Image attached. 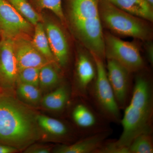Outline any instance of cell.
<instances>
[{
  "label": "cell",
  "mask_w": 153,
  "mask_h": 153,
  "mask_svg": "<svg viewBox=\"0 0 153 153\" xmlns=\"http://www.w3.org/2000/svg\"><path fill=\"white\" fill-rule=\"evenodd\" d=\"M18 97L24 103L36 105L41 102L42 99L41 90L37 86L18 83L16 88Z\"/></svg>",
  "instance_id": "obj_20"
},
{
  "label": "cell",
  "mask_w": 153,
  "mask_h": 153,
  "mask_svg": "<svg viewBox=\"0 0 153 153\" xmlns=\"http://www.w3.org/2000/svg\"><path fill=\"white\" fill-rule=\"evenodd\" d=\"M76 70L77 87L82 94H85L96 75L95 63L92 56L91 58L87 53H80L77 57Z\"/></svg>",
  "instance_id": "obj_13"
},
{
  "label": "cell",
  "mask_w": 153,
  "mask_h": 153,
  "mask_svg": "<svg viewBox=\"0 0 153 153\" xmlns=\"http://www.w3.org/2000/svg\"><path fill=\"white\" fill-rule=\"evenodd\" d=\"M44 28L56 63L64 67L69 59V48L64 31L60 25L54 22H47Z\"/></svg>",
  "instance_id": "obj_11"
},
{
  "label": "cell",
  "mask_w": 153,
  "mask_h": 153,
  "mask_svg": "<svg viewBox=\"0 0 153 153\" xmlns=\"http://www.w3.org/2000/svg\"><path fill=\"white\" fill-rule=\"evenodd\" d=\"M24 19L35 26L41 22L42 18L27 0H7Z\"/></svg>",
  "instance_id": "obj_21"
},
{
  "label": "cell",
  "mask_w": 153,
  "mask_h": 153,
  "mask_svg": "<svg viewBox=\"0 0 153 153\" xmlns=\"http://www.w3.org/2000/svg\"><path fill=\"white\" fill-rule=\"evenodd\" d=\"M152 132H146L137 136L128 147V153H153Z\"/></svg>",
  "instance_id": "obj_22"
},
{
  "label": "cell",
  "mask_w": 153,
  "mask_h": 153,
  "mask_svg": "<svg viewBox=\"0 0 153 153\" xmlns=\"http://www.w3.org/2000/svg\"><path fill=\"white\" fill-rule=\"evenodd\" d=\"M127 13L148 21H153V7L144 0H106Z\"/></svg>",
  "instance_id": "obj_14"
},
{
  "label": "cell",
  "mask_w": 153,
  "mask_h": 153,
  "mask_svg": "<svg viewBox=\"0 0 153 153\" xmlns=\"http://www.w3.org/2000/svg\"><path fill=\"white\" fill-rule=\"evenodd\" d=\"M153 91L152 81L144 74L137 75L131 99L121 118L122 132L117 140L118 147L128 153V147L138 135L152 131Z\"/></svg>",
  "instance_id": "obj_2"
},
{
  "label": "cell",
  "mask_w": 153,
  "mask_h": 153,
  "mask_svg": "<svg viewBox=\"0 0 153 153\" xmlns=\"http://www.w3.org/2000/svg\"><path fill=\"white\" fill-rule=\"evenodd\" d=\"M100 0H67V19L72 32L91 55L105 58Z\"/></svg>",
  "instance_id": "obj_3"
},
{
  "label": "cell",
  "mask_w": 153,
  "mask_h": 153,
  "mask_svg": "<svg viewBox=\"0 0 153 153\" xmlns=\"http://www.w3.org/2000/svg\"><path fill=\"white\" fill-rule=\"evenodd\" d=\"M69 88L65 85H60L42 97L41 103L45 108L52 111L59 112L66 108L70 98Z\"/></svg>",
  "instance_id": "obj_15"
},
{
  "label": "cell",
  "mask_w": 153,
  "mask_h": 153,
  "mask_svg": "<svg viewBox=\"0 0 153 153\" xmlns=\"http://www.w3.org/2000/svg\"><path fill=\"white\" fill-rule=\"evenodd\" d=\"M99 12L102 25L117 34L149 41L152 31L148 21L118 8L106 0H100Z\"/></svg>",
  "instance_id": "obj_4"
},
{
  "label": "cell",
  "mask_w": 153,
  "mask_h": 153,
  "mask_svg": "<svg viewBox=\"0 0 153 153\" xmlns=\"http://www.w3.org/2000/svg\"><path fill=\"white\" fill-rule=\"evenodd\" d=\"M18 70L13 39H0V88L13 94L16 87Z\"/></svg>",
  "instance_id": "obj_8"
},
{
  "label": "cell",
  "mask_w": 153,
  "mask_h": 153,
  "mask_svg": "<svg viewBox=\"0 0 153 153\" xmlns=\"http://www.w3.org/2000/svg\"><path fill=\"white\" fill-rule=\"evenodd\" d=\"M71 117L77 126L86 130L96 127L99 123L97 116L92 109L87 104L82 102L74 107Z\"/></svg>",
  "instance_id": "obj_16"
},
{
  "label": "cell",
  "mask_w": 153,
  "mask_h": 153,
  "mask_svg": "<svg viewBox=\"0 0 153 153\" xmlns=\"http://www.w3.org/2000/svg\"><path fill=\"white\" fill-rule=\"evenodd\" d=\"M148 4L153 8V0H144Z\"/></svg>",
  "instance_id": "obj_28"
},
{
  "label": "cell",
  "mask_w": 153,
  "mask_h": 153,
  "mask_svg": "<svg viewBox=\"0 0 153 153\" xmlns=\"http://www.w3.org/2000/svg\"><path fill=\"white\" fill-rule=\"evenodd\" d=\"M93 57L96 69L93 86V96L96 104L104 117L113 122H120V108L111 85L103 60L95 55Z\"/></svg>",
  "instance_id": "obj_5"
},
{
  "label": "cell",
  "mask_w": 153,
  "mask_h": 153,
  "mask_svg": "<svg viewBox=\"0 0 153 153\" xmlns=\"http://www.w3.org/2000/svg\"><path fill=\"white\" fill-rule=\"evenodd\" d=\"M37 123L41 130L57 139H63L68 135L70 131L63 122L47 116L38 114Z\"/></svg>",
  "instance_id": "obj_18"
},
{
  "label": "cell",
  "mask_w": 153,
  "mask_h": 153,
  "mask_svg": "<svg viewBox=\"0 0 153 153\" xmlns=\"http://www.w3.org/2000/svg\"><path fill=\"white\" fill-rule=\"evenodd\" d=\"M58 66L55 62H49L40 68L39 78L40 90H49L60 85L61 77Z\"/></svg>",
  "instance_id": "obj_17"
},
{
  "label": "cell",
  "mask_w": 153,
  "mask_h": 153,
  "mask_svg": "<svg viewBox=\"0 0 153 153\" xmlns=\"http://www.w3.org/2000/svg\"><path fill=\"white\" fill-rule=\"evenodd\" d=\"M105 53L107 59L114 60L131 73L144 67V61L135 44L121 40L111 33H104Z\"/></svg>",
  "instance_id": "obj_6"
},
{
  "label": "cell",
  "mask_w": 153,
  "mask_h": 153,
  "mask_svg": "<svg viewBox=\"0 0 153 153\" xmlns=\"http://www.w3.org/2000/svg\"><path fill=\"white\" fill-rule=\"evenodd\" d=\"M0 39H1V34H0Z\"/></svg>",
  "instance_id": "obj_30"
},
{
  "label": "cell",
  "mask_w": 153,
  "mask_h": 153,
  "mask_svg": "<svg viewBox=\"0 0 153 153\" xmlns=\"http://www.w3.org/2000/svg\"><path fill=\"white\" fill-rule=\"evenodd\" d=\"M146 53L148 59L151 64L153 63V45L152 42L147 44L146 46Z\"/></svg>",
  "instance_id": "obj_27"
},
{
  "label": "cell",
  "mask_w": 153,
  "mask_h": 153,
  "mask_svg": "<svg viewBox=\"0 0 153 153\" xmlns=\"http://www.w3.org/2000/svg\"><path fill=\"white\" fill-rule=\"evenodd\" d=\"M32 41L35 47L49 62L56 63L49 45L44 25L41 22H39L35 26Z\"/></svg>",
  "instance_id": "obj_19"
},
{
  "label": "cell",
  "mask_w": 153,
  "mask_h": 153,
  "mask_svg": "<svg viewBox=\"0 0 153 153\" xmlns=\"http://www.w3.org/2000/svg\"><path fill=\"white\" fill-rule=\"evenodd\" d=\"M38 114L13 94L0 92V144L22 150L40 139Z\"/></svg>",
  "instance_id": "obj_1"
},
{
  "label": "cell",
  "mask_w": 153,
  "mask_h": 153,
  "mask_svg": "<svg viewBox=\"0 0 153 153\" xmlns=\"http://www.w3.org/2000/svg\"><path fill=\"white\" fill-rule=\"evenodd\" d=\"M40 68L30 67L24 68L19 71L17 76V83H25L39 87V71Z\"/></svg>",
  "instance_id": "obj_24"
},
{
  "label": "cell",
  "mask_w": 153,
  "mask_h": 153,
  "mask_svg": "<svg viewBox=\"0 0 153 153\" xmlns=\"http://www.w3.org/2000/svg\"><path fill=\"white\" fill-rule=\"evenodd\" d=\"M51 148L49 146L42 145L32 144L28 146L25 151L27 153H49Z\"/></svg>",
  "instance_id": "obj_25"
},
{
  "label": "cell",
  "mask_w": 153,
  "mask_h": 153,
  "mask_svg": "<svg viewBox=\"0 0 153 153\" xmlns=\"http://www.w3.org/2000/svg\"><path fill=\"white\" fill-rule=\"evenodd\" d=\"M1 91H2L1 89V88H0V92H1Z\"/></svg>",
  "instance_id": "obj_29"
},
{
  "label": "cell",
  "mask_w": 153,
  "mask_h": 153,
  "mask_svg": "<svg viewBox=\"0 0 153 153\" xmlns=\"http://www.w3.org/2000/svg\"><path fill=\"white\" fill-rule=\"evenodd\" d=\"M13 47L19 71L24 68H41L49 63L39 52L29 37H20L13 39Z\"/></svg>",
  "instance_id": "obj_9"
},
{
  "label": "cell",
  "mask_w": 153,
  "mask_h": 153,
  "mask_svg": "<svg viewBox=\"0 0 153 153\" xmlns=\"http://www.w3.org/2000/svg\"><path fill=\"white\" fill-rule=\"evenodd\" d=\"M18 151V149L13 147L0 144V153H14Z\"/></svg>",
  "instance_id": "obj_26"
},
{
  "label": "cell",
  "mask_w": 153,
  "mask_h": 153,
  "mask_svg": "<svg viewBox=\"0 0 153 153\" xmlns=\"http://www.w3.org/2000/svg\"><path fill=\"white\" fill-rule=\"evenodd\" d=\"M108 78L120 108L126 105L131 87V73L114 60L107 59Z\"/></svg>",
  "instance_id": "obj_10"
},
{
  "label": "cell",
  "mask_w": 153,
  "mask_h": 153,
  "mask_svg": "<svg viewBox=\"0 0 153 153\" xmlns=\"http://www.w3.org/2000/svg\"><path fill=\"white\" fill-rule=\"evenodd\" d=\"M33 31V25L24 19L7 0H0L1 37L14 39L29 37Z\"/></svg>",
  "instance_id": "obj_7"
},
{
  "label": "cell",
  "mask_w": 153,
  "mask_h": 153,
  "mask_svg": "<svg viewBox=\"0 0 153 153\" xmlns=\"http://www.w3.org/2000/svg\"><path fill=\"white\" fill-rule=\"evenodd\" d=\"M107 129L100 130L71 145H62L55 148V153H95L110 134Z\"/></svg>",
  "instance_id": "obj_12"
},
{
  "label": "cell",
  "mask_w": 153,
  "mask_h": 153,
  "mask_svg": "<svg viewBox=\"0 0 153 153\" xmlns=\"http://www.w3.org/2000/svg\"><path fill=\"white\" fill-rule=\"evenodd\" d=\"M36 7L40 10L48 9L58 17L62 24L66 23V17L62 6V0H33Z\"/></svg>",
  "instance_id": "obj_23"
}]
</instances>
